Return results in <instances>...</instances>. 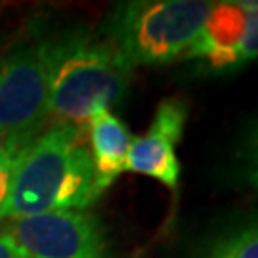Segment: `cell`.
<instances>
[{
    "mask_svg": "<svg viewBox=\"0 0 258 258\" xmlns=\"http://www.w3.org/2000/svg\"><path fill=\"white\" fill-rule=\"evenodd\" d=\"M187 122V102L165 98L157 105L153 120L144 136L132 138L126 170L149 176L163 185L176 189L180 182V161L176 146L184 136Z\"/></svg>",
    "mask_w": 258,
    "mask_h": 258,
    "instance_id": "cell-6",
    "label": "cell"
},
{
    "mask_svg": "<svg viewBox=\"0 0 258 258\" xmlns=\"http://www.w3.org/2000/svg\"><path fill=\"white\" fill-rule=\"evenodd\" d=\"M88 136L98 185L100 191L105 194L111 184L126 170L132 134L126 124L111 111H100L88 120Z\"/></svg>",
    "mask_w": 258,
    "mask_h": 258,
    "instance_id": "cell-8",
    "label": "cell"
},
{
    "mask_svg": "<svg viewBox=\"0 0 258 258\" xmlns=\"http://www.w3.org/2000/svg\"><path fill=\"white\" fill-rule=\"evenodd\" d=\"M16 151L4 144H0V207L6 199L10 184V174H12V166H14V159H16Z\"/></svg>",
    "mask_w": 258,
    "mask_h": 258,
    "instance_id": "cell-12",
    "label": "cell"
},
{
    "mask_svg": "<svg viewBox=\"0 0 258 258\" xmlns=\"http://www.w3.org/2000/svg\"><path fill=\"white\" fill-rule=\"evenodd\" d=\"M48 119L44 46L27 42L0 59V144L19 153Z\"/></svg>",
    "mask_w": 258,
    "mask_h": 258,
    "instance_id": "cell-4",
    "label": "cell"
},
{
    "mask_svg": "<svg viewBox=\"0 0 258 258\" xmlns=\"http://www.w3.org/2000/svg\"><path fill=\"white\" fill-rule=\"evenodd\" d=\"M201 258H258V222H243L220 231Z\"/></svg>",
    "mask_w": 258,
    "mask_h": 258,
    "instance_id": "cell-9",
    "label": "cell"
},
{
    "mask_svg": "<svg viewBox=\"0 0 258 258\" xmlns=\"http://www.w3.org/2000/svg\"><path fill=\"white\" fill-rule=\"evenodd\" d=\"M84 126L54 124L14 159L0 222H19L55 211H84L100 197Z\"/></svg>",
    "mask_w": 258,
    "mask_h": 258,
    "instance_id": "cell-1",
    "label": "cell"
},
{
    "mask_svg": "<svg viewBox=\"0 0 258 258\" xmlns=\"http://www.w3.org/2000/svg\"><path fill=\"white\" fill-rule=\"evenodd\" d=\"M245 176L250 187L258 191V122L250 132L249 144H247V155H245Z\"/></svg>",
    "mask_w": 258,
    "mask_h": 258,
    "instance_id": "cell-11",
    "label": "cell"
},
{
    "mask_svg": "<svg viewBox=\"0 0 258 258\" xmlns=\"http://www.w3.org/2000/svg\"><path fill=\"white\" fill-rule=\"evenodd\" d=\"M258 59V12H247V29L237 52L233 55V71H239L245 65Z\"/></svg>",
    "mask_w": 258,
    "mask_h": 258,
    "instance_id": "cell-10",
    "label": "cell"
},
{
    "mask_svg": "<svg viewBox=\"0 0 258 258\" xmlns=\"http://www.w3.org/2000/svg\"><path fill=\"white\" fill-rule=\"evenodd\" d=\"M245 29L247 12L237 2H214L201 33L182 59L197 61L205 73H231L233 55L245 37Z\"/></svg>",
    "mask_w": 258,
    "mask_h": 258,
    "instance_id": "cell-7",
    "label": "cell"
},
{
    "mask_svg": "<svg viewBox=\"0 0 258 258\" xmlns=\"http://www.w3.org/2000/svg\"><path fill=\"white\" fill-rule=\"evenodd\" d=\"M0 258H27L18 241L10 235V231L0 233Z\"/></svg>",
    "mask_w": 258,
    "mask_h": 258,
    "instance_id": "cell-13",
    "label": "cell"
},
{
    "mask_svg": "<svg viewBox=\"0 0 258 258\" xmlns=\"http://www.w3.org/2000/svg\"><path fill=\"white\" fill-rule=\"evenodd\" d=\"M48 113L55 124L84 126L126 94L134 67L105 37L71 29L42 40Z\"/></svg>",
    "mask_w": 258,
    "mask_h": 258,
    "instance_id": "cell-2",
    "label": "cell"
},
{
    "mask_svg": "<svg viewBox=\"0 0 258 258\" xmlns=\"http://www.w3.org/2000/svg\"><path fill=\"white\" fill-rule=\"evenodd\" d=\"M27 258H111L100 218L86 211H55L10 226Z\"/></svg>",
    "mask_w": 258,
    "mask_h": 258,
    "instance_id": "cell-5",
    "label": "cell"
},
{
    "mask_svg": "<svg viewBox=\"0 0 258 258\" xmlns=\"http://www.w3.org/2000/svg\"><path fill=\"white\" fill-rule=\"evenodd\" d=\"M214 2L207 0H128L115 4L103 23V37L134 69L182 59L201 33Z\"/></svg>",
    "mask_w": 258,
    "mask_h": 258,
    "instance_id": "cell-3",
    "label": "cell"
}]
</instances>
